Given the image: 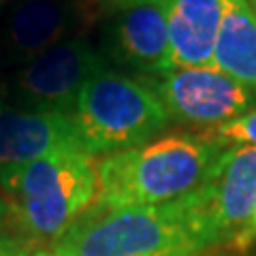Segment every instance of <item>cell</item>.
I'll use <instances>...</instances> for the list:
<instances>
[{"instance_id":"obj_12","label":"cell","mask_w":256,"mask_h":256,"mask_svg":"<svg viewBox=\"0 0 256 256\" xmlns=\"http://www.w3.org/2000/svg\"><path fill=\"white\" fill-rule=\"evenodd\" d=\"M214 68L256 92V11L250 0H226Z\"/></svg>"},{"instance_id":"obj_3","label":"cell","mask_w":256,"mask_h":256,"mask_svg":"<svg viewBox=\"0 0 256 256\" xmlns=\"http://www.w3.org/2000/svg\"><path fill=\"white\" fill-rule=\"evenodd\" d=\"M0 188L20 239L28 246H54L94 203L98 178L94 156L60 150L18 169L0 171Z\"/></svg>"},{"instance_id":"obj_10","label":"cell","mask_w":256,"mask_h":256,"mask_svg":"<svg viewBox=\"0 0 256 256\" xmlns=\"http://www.w3.org/2000/svg\"><path fill=\"white\" fill-rule=\"evenodd\" d=\"M226 0H166L173 68H214Z\"/></svg>"},{"instance_id":"obj_20","label":"cell","mask_w":256,"mask_h":256,"mask_svg":"<svg viewBox=\"0 0 256 256\" xmlns=\"http://www.w3.org/2000/svg\"><path fill=\"white\" fill-rule=\"evenodd\" d=\"M252 2H254V9H256V0H252Z\"/></svg>"},{"instance_id":"obj_4","label":"cell","mask_w":256,"mask_h":256,"mask_svg":"<svg viewBox=\"0 0 256 256\" xmlns=\"http://www.w3.org/2000/svg\"><path fill=\"white\" fill-rule=\"evenodd\" d=\"M73 120L84 152L111 156L154 141L171 118L154 84L100 70L79 92Z\"/></svg>"},{"instance_id":"obj_8","label":"cell","mask_w":256,"mask_h":256,"mask_svg":"<svg viewBox=\"0 0 256 256\" xmlns=\"http://www.w3.org/2000/svg\"><path fill=\"white\" fill-rule=\"evenodd\" d=\"M201 192L220 242H233L256 212V148H224Z\"/></svg>"},{"instance_id":"obj_1","label":"cell","mask_w":256,"mask_h":256,"mask_svg":"<svg viewBox=\"0 0 256 256\" xmlns=\"http://www.w3.org/2000/svg\"><path fill=\"white\" fill-rule=\"evenodd\" d=\"M201 188L162 205H90L52 246L58 256H194L218 246Z\"/></svg>"},{"instance_id":"obj_17","label":"cell","mask_w":256,"mask_h":256,"mask_svg":"<svg viewBox=\"0 0 256 256\" xmlns=\"http://www.w3.org/2000/svg\"><path fill=\"white\" fill-rule=\"evenodd\" d=\"M6 216V203H4V198H2V194H0V220H2Z\"/></svg>"},{"instance_id":"obj_19","label":"cell","mask_w":256,"mask_h":256,"mask_svg":"<svg viewBox=\"0 0 256 256\" xmlns=\"http://www.w3.org/2000/svg\"><path fill=\"white\" fill-rule=\"evenodd\" d=\"M4 2H11V0H0V4H4Z\"/></svg>"},{"instance_id":"obj_15","label":"cell","mask_w":256,"mask_h":256,"mask_svg":"<svg viewBox=\"0 0 256 256\" xmlns=\"http://www.w3.org/2000/svg\"><path fill=\"white\" fill-rule=\"evenodd\" d=\"M254 244H256V212L252 216L250 224H248V226L233 239V242H230V246H233L235 250H248V248L254 246Z\"/></svg>"},{"instance_id":"obj_5","label":"cell","mask_w":256,"mask_h":256,"mask_svg":"<svg viewBox=\"0 0 256 256\" xmlns=\"http://www.w3.org/2000/svg\"><path fill=\"white\" fill-rule=\"evenodd\" d=\"M171 120L212 132L256 107V92L218 68H171L154 84Z\"/></svg>"},{"instance_id":"obj_18","label":"cell","mask_w":256,"mask_h":256,"mask_svg":"<svg viewBox=\"0 0 256 256\" xmlns=\"http://www.w3.org/2000/svg\"><path fill=\"white\" fill-rule=\"evenodd\" d=\"M32 256H58V254H54L52 250H41V252H34Z\"/></svg>"},{"instance_id":"obj_11","label":"cell","mask_w":256,"mask_h":256,"mask_svg":"<svg viewBox=\"0 0 256 256\" xmlns=\"http://www.w3.org/2000/svg\"><path fill=\"white\" fill-rule=\"evenodd\" d=\"M77 9L62 0H22L4 24V45L15 56L36 58L64 41Z\"/></svg>"},{"instance_id":"obj_9","label":"cell","mask_w":256,"mask_h":256,"mask_svg":"<svg viewBox=\"0 0 256 256\" xmlns=\"http://www.w3.org/2000/svg\"><path fill=\"white\" fill-rule=\"evenodd\" d=\"M109 50L116 58L143 75L162 77L173 68L166 0L120 9L109 28Z\"/></svg>"},{"instance_id":"obj_16","label":"cell","mask_w":256,"mask_h":256,"mask_svg":"<svg viewBox=\"0 0 256 256\" xmlns=\"http://www.w3.org/2000/svg\"><path fill=\"white\" fill-rule=\"evenodd\" d=\"M100 2H105L109 6H114V9H126V6H132V4H139V2H146V0H100Z\"/></svg>"},{"instance_id":"obj_2","label":"cell","mask_w":256,"mask_h":256,"mask_svg":"<svg viewBox=\"0 0 256 256\" xmlns=\"http://www.w3.org/2000/svg\"><path fill=\"white\" fill-rule=\"evenodd\" d=\"M224 148L210 134H164L105 156L96 164L98 190L92 205H162L184 198L210 180Z\"/></svg>"},{"instance_id":"obj_7","label":"cell","mask_w":256,"mask_h":256,"mask_svg":"<svg viewBox=\"0 0 256 256\" xmlns=\"http://www.w3.org/2000/svg\"><path fill=\"white\" fill-rule=\"evenodd\" d=\"M60 150H84L73 114L11 105L0 98V171L18 169Z\"/></svg>"},{"instance_id":"obj_6","label":"cell","mask_w":256,"mask_h":256,"mask_svg":"<svg viewBox=\"0 0 256 256\" xmlns=\"http://www.w3.org/2000/svg\"><path fill=\"white\" fill-rule=\"evenodd\" d=\"M100 54L84 38H66L32 58L15 79L20 105L73 114L79 92L105 70Z\"/></svg>"},{"instance_id":"obj_14","label":"cell","mask_w":256,"mask_h":256,"mask_svg":"<svg viewBox=\"0 0 256 256\" xmlns=\"http://www.w3.org/2000/svg\"><path fill=\"white\" fill-rule=\"evenodd\" d=\"M0 256H32V246L15 235L0 233Z\"/></svg>"},{"instance_id":"obj_13","label":"cell","mask_w":256,"mask_h":256,"mask_svg":"<svg viewBox=\"0 0 256 256\" xmlns=\"http://www.w3.org/2000/svg\"><path fill=\"white\" fill-rule=\"evenodd\" d=\"M205 134L222 141L224 146H226V141H228V143H237V146L256 148V107L250 109L248 114H244L242 118L222 124V126L216 128V130L205 132Z\"/></svg>"}]
</instances>
